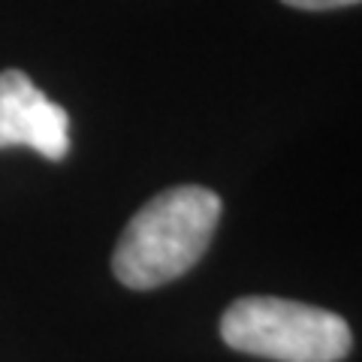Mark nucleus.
<instances>
[{
    "label": "nucleus",
    "instance_id": "1",
    "mask_svg": "<svg viewBox=\"0 0 362 362\" xmlns=\"http://www.w3.org/2000/svg\"><path fill=\"white\" fill-rule=\"evenodd\" d=\"M221 197L199 185L157 194L124 226L112 272L130 290H154L190 272L211 245L221 221Z\"/></svg>",
    "mask_w": 362,
    "mask_h": 362
},
{
    "label": "nucleus",
    "instance_id": "2",
    "mask_svg": "<svg viewBox=\"0 0 362 362\" xmlns=\"http://www.w3.org/2000/svg\"><path fill=\"white\" fill-rule=\"evenodd\" d=\"M221 338L239 354L275 362H338L354 347L341 314L278 296L235 299L221 317Z\"/></svg>",
    "mask_w": 362,
    "mask_h": 362
},
{
    "label": "nucleus",
    "instance_id": "4",
    "mask_svg": "<svg viewBox=\"0 0 362 362\" xmlns=\"http://www.w3.org/2000/svg\"><path fill=\"white\" fill-rule=\"evenodd\" d=\"M293 9H305V13H323V9H341V6H354L362 0H281Z\"/></svg>",
    "mask_w": 362,
    "mask_h": 362
},
{
    "label": "nucleus",
    "instance_id": "3",
    "mask_svg": "<svg viewBox=\"0 0 362 362\" xmlns=\"http://www.w3.org/2000/svg\"><path fill=\"white\" fill-rule=\"evenodd\" d=\"M28 145L45 160L70 151V115L30 82L28 73H0V148Z\"/></svg>",
    "mask_w": 362,
    "mask_h": 362
}]
</instances>
